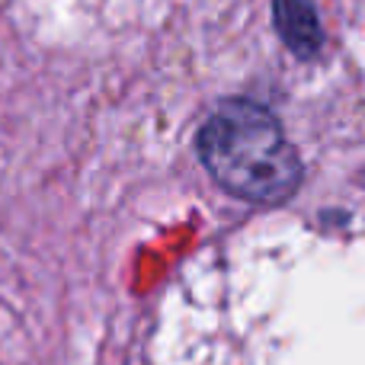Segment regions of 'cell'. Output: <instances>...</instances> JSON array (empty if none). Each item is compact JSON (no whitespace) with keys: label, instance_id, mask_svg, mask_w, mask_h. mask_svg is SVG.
Returning a JSON list of instances; mask_svg holds the SVG:
<instances>
[{"label":"cell","instance_id":"cell-1","mask_svg":"<svg viewBox=\"0 0 365 365\" xmlns=\"http://www.w3.org/2000/svg\"><path fill=\"white\" fill-rule=\"evenodd\" d=\"M199 158L218 186L237 199L272 205L302 182V158L276 115L253 100H225L199 128Z\"/></svg>","mask_w":365,"mask_h":365},{"label":"cell","instance_id":"cell-2","mask_svg":"<svg viewBox=\"0 0 365 365\" xmlns=\"http://www.w3.org/2000/svg\"><path fill=\"white\" fill-rule=\"evenodd\" d=\"M279 38L298 58H314L324 45V29L317 19L314 0H272Z\"/></svg>","mask_w":365,"mask_h":365}]
</instances>
